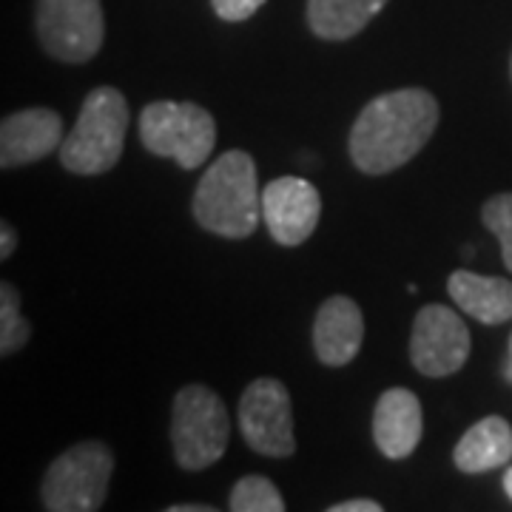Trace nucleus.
Instances as JSON below:
<instances>
[{
    "label": "nucleus",
    "instance_id": "nucleus-1",
    "mask_svg": "<svg viewBox=\"0 0 512 512\" xmlns=\"http://www.w3.org/2000/svg\"><path fill=\"white\" fill-rule=\"evenodd\" d=\"M439 126V103L424 89H399L370 100L350 131V157L365 174L407 165Z\"/></svg>",
    "mask_w": 512,
    "mask_h": 512
},
{
    "label": "nucleus",
    "instance_id": "nucleus-2",
    "mask_svg": "<svg viewBox=\"0 0 512 512\" xmlns=\"http://www.w3.org/2000/svg\"><path fill=\"white\" fill-rule=\"evenodd\" d=\"M194 217L205 231L245 239L262 220V191L248 151H225L205 168L194 191Z\"/></svg>",
    "mask_w": 512,
    "mask_h": 512
},
{
    "label": "nucleus",
    "instance_id": "nucleus-3",
    "mask_svg": "<svg viewBox=\"0 0 512 512\" xmlns=\"http://www.w3.org/2000/svg\"><path fill=\"white\" fill-rule=\"evenodd\" d=\"M128 128V103L123 94L111 86L94 89L83 109L77 114L74 128L63 137L60 146V163L72 174L94 177L106 174L117 165L123 146H126Z\"/></svg>",
    "mask_w": 512,
    "mask_h": 512
},
{
    "label": "nucleus",
    "instance_id": "nucleus-4",
    "mask_svg": "<svg viewBox=\"0 0 512 512\" xmlns=\"http://www.w3.org/2000/svg\"><path fill=\"white\" fill-rule=\"evenodd\" d=\"M231 436V421L222 399L205 384H188L171 410V444L183 470L200 473L220 461Z\"/></svg>",
    "mask_w": 512,
    "mask_h": 512
},
{
    "label": "nucleus",
    "instance_id": "nucleus-5",
    "mask_svg": "<svg viewBox=\"0 0 512 512\" xmlns=\"http://www.w3.org/2000/svg\"><path fill=\"white\" fill-rule=\"evenodd\" d=\"M140 140L151 154L191 171L200 168L217 146V123L197 103L157 100L140 114Z\"/></svg>",
    "mask_w": 512,
    "mask_h": 512
},
{
    "label": "nucleus",
    "instance_id": "nucleus-6",
    "mask_svg": "<svg viewBox=\"0 0 512 512\" xmlns=\"http://www.w3.org/2000/svg\"><path fill=\"white\" fill-rule=\"evenodd\" d=\"M114 456L103 441H83L52 461L43 476V507L52 512H94L109 493Z\"/></svg>",
    "mask_w": 512,
    "mask_h": 512
},
{
    "label": "nucleus",
    "instance_id": "nucleus-7",
    "mask_svg": "<svg viewBox=\"0 0 512 512\" xmlns=\"http://www.w3.org/2000/svg\"><path fill=\"white\" fill-rule=\"evenodd\" d=\"M37 37L63 63L92 60L106 37L100 0H37Z\"/></svg>",
    "mask_w": 512,
    "mask_h": 512
},
{
    "label": "nucleus",
    "instance_id": "nucleus-8",
    "mask_svg": "<svg viewBox=\"0 0 512 512\" xmlns=\"http://www.w3.org/2000/svg\"><path fill=\"white\" fill-rule=\"evenodd\" d=\"M239 430L259 456L288 458L296 450L291 396L276 379H256L239 399Z\"/></svg>",
    "mask_w": 512,
    "mask_h": 512
},
{
    "label": "nucleus",
    "instance_id": "nucleus-9",
    "mask_svg": "<svg viewBox=\"0 0 512 512\" xmlns=\"http://www.w3.org/2000/svg\"><path fill=\"white\" fill-rule=\"evenodd\" d=\"M410 359L413 367L430 379H444L458 373L470 359L467 322L444 305H424L413 322Z\"/></svg>",
    "mask_w": 512,
    "mask_h": 512
},
{
    "label": "nucleus",
    "instance_id": "nucleus-10",
    "mask_svg": "<svg viewBox=\"0 0 512 512\" xmlns=\"http://www.w3.org/2000/svg\"><path fill=\"white\" fill-rule=\"evenodd\" d=\"M322 197L302 177H279L262 191V220L279 245H302L319 225Z\"/></svg>",
    "mask_w": 512,
    "mask_h": 512
},
{
    "label": "nucleus",
    "instance_id": "nucleus-11",
    "mask_svg": "<svg viewBox=\"0 0 512 512\" xmlns=\"http://www.w3.org/2000/svg\"><path fill=\"white\" fill-rule=\"evenodd\" d=\"M63 123L52 109H23L0 123V165L18 168L49 157L63 146Z\"/></svg>",
    "mask_w": 512,
    "mask_h": 512
},
{
    "label": "nucleus",
    "instance_id": "nucleus-12",
    "mask_svg": "<svg viewBox=\"0 0 512 512\" xmlns=\"http://www.w3.org/2000/svg\"><path fill=\"white\" fill-rule=\"evenodd\" d=\"M365 339V319L359 305L348 296H330L316 311L313 322V350L328 367L350 365Z\"/></svg>",
    "mask_w": 512,
    "mask_h": 512
},
{
    "label": "nucleus",
    "instance_id": "nucleus-13",
    "mask_svg": "<svg viewBox=\"0 0 512 512\" xmlns=\"http://www.w3.org/2000/svg\"><path fill=\"white\" fill-rule=\"evenodd\" d=\"M421 433H424V416H421V402L416 399V393L404 387L384 390L373 410V441L382 450V456L393 461L413 456Z\"/></svg>",
    "mask_w": 512,
    "mask_h": 512
},
{
    "label": "nucleus",
    "instance_id": "nucleus-14",
    "mask_svg": "<svg viewBox=\"0 0 512 512\" xmlns=\"http://www.w3.org/2000/svg\"><path fill=\"white\" fill-rule=\"evenodd\" d=\"M447 291L458 305V311L478 319L481 325H504L512 319L510 279L456 271V274H450Z\"/></svg>",
    "mask_w": 512,
    "mask_h": 512
},
{
    "label": "nucleus",
    "instance_id": "nucleus-15",
    "mask_svg": "<svg viewBox=\"0 0 512 512\" xmlns=\"http://www.w3.org/2000/svg\"><path fill=\"white\" fill-rule=\"evenodd\" d=\"M512 458V427L501 416H487L476 421L453 450V461L461 473H490L504 467Z\"/></svg>",
    "mask_w": 512,
    "mask_h": 512
},
{
    "label": "nucleus",
    "instance_id": "nucleus-16",
    "mask_svg": "<svg viewBox=\"0 0 512 512\" xmlns=\"http://www.w3.org/2000/svg\"><path fill=\"white\" fill-rule=\"evenodd\" d=\"M387 0H308V23L325 40L359 35L384 9Z\"/></svg>",
    "mask_w": 512,
    "mask_h": 512
},
{
    "label": "nucleus",
    "instance_id": "nucleus-17",
    "mask_svg": "<svg viewBox=\"0 0 512 512\" xmlns=\"http://www.w3.org/2000/svg\"><path fill=\"white\" fill-rule=\"evenodd\" d=\"M29 336H32V328L20 311L18 288L3 282L0 285V353L3 356L18 353L29 342Z\"/></svg>",
    "mask_w": 512,
    "mask_h": 512
},
{
    "label": "nucleus",
    "instance_id": "nucleus-18",
    "mask_svg": "<svg viewBox=\"0 0 512 512\" xmlns=\"http://www.w3.org/2000/svg\"><path fill=\"white\" fill-rule=\"evenodd\" d=\"M231 510L234 512H282L285 501L268 478L245 476L231 490Z\"/></svg>",
    "mask_w": 512,
    "mask_h": 512
},
{
    "label": "nucleus",
    "instance_id": "nucleus-19",
    "mask_svg": "<svg viewBox=\"0 0 512 512\" xmlns=\"http://www.w3.org/2000/svg\"><path fill=\"white\" fill-rule=\"evenodd\" d=\"M484 225L493 231L501 242V256L507 271H512V194H495L484 202Z\"/></svg>",
    "mask_w": 512,
    "mask_h": 512
},
{
    "label": "nucleus",
    "instance_id": "nucleus-20",
    "mask_svg": "<svg viewBox=\"0 0 512 512\" xmlns=\"http://www.w3.org/2000/svg\"><path fill=\"white\" fill-rule=\"evenodd\" d=\"M214 12L228 23H239V20H248L254 15L256 9L265 6V0H211Z\"/></svg>",
    "mask_w": 512,
    "mask_h": 512
},
{
    "label": "nucleus",
    "instance_id": "nucleus-21",
    "mask_svg": "<svg viewBox=\"0 0 512 512\" xmlns=\"http://www.w3.org/2000/svg\"><path fill=\"white\" fill-rule=\"evenodd\" d=\"M330 512H382V504L370 501V498H353V501H342V504L330 507Z\"/></svg>",
    "mask_w": 512,
    "mask_h": 512
},
{
    "label": "nucleus",
    "instance_id": "nucleus-22",
    "mask_svg": "<svg viewBox=\"0 0 512 512\" xmlns=\"http://www.w3.org/2000/svg\"><path fill=\"white\" fill-rule=\"evenodd\" d=\"M15 231H12V225L9 222H3L0 225V256L6 259V256H12V251H15Z\"/></svg>",
    "mask_w": 512,
    "mask_h": 512
},
{
    "label": "nucleus",
    "instance_id": "nucleus-23",
    "mask_svg": "<svg viewBox=\"0 0 512 512\" xmlns=\"http://www.w3.org/2000/svg\"><path fill=\"white\" fill-rule=\"evenodd\" d=\"M168 512H214V507H208V504H177Z\"/></svg>",
    "mask_w": 512,
    "mask_h": 512
},
{
    "label": "nucleus",
    "instance_id": "nucleus-24",
    "mask_svg": "<svg viewBox=\"0 0 512 512\" xmlns=\"http://www.w3.org/2000/svg\"><path fill=\"white\" fill-rule=\"evenodd\" d=\"M504 379L512 382V336H510V359H507V365H504Z\"/></svg>",
    "mask_w": 512,
    "mask_h": 512
},
{
    "label": "nucleus",
    "instance_id": "nucleus-25",
    "mask_svg": "<svg viewBox=\"0 0 512 512\" xmlns=\"http://www.w3.org/2000/svg\"><path fill=\"white\" fill-rule=\"evenodd\" d=\"M504 490H507V495L512 498V467L504 473Z\"/></svg>",
    "mask_w": 512,
    "mask_h": 512
},
{
    "label": "nucleus",
    "instance_id": "nucleus-26",
    "mask_svg": "<svg viewBox=\"0 0 512 512\" xmlns=\"http://www.w3.org/2000/svg\"><path fill=\"white\" fill-rule=\"evenodd\" d=\"M510 66H512V63H510Z\"/></svg>",
    "mask_w": 512,
    "mask_h": 512
}]
</instances>
